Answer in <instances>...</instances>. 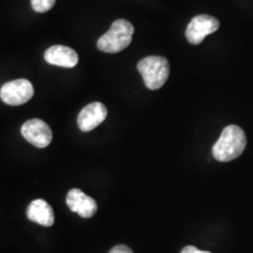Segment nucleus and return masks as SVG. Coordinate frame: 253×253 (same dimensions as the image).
Returning a JSON list of instances; mask_svg holds the SVG:
<instances>
[{
    "mask_svg": "<svg viewBox=\"0 0 253 253\" xmlns=\"http://www.w3.org/2000/svg\"><path fill=\"white\" fill-rule=\"evenodd\" d=\"M34 95V88L28 80L18 79L6 82L0 88V99L9 106H20L30 101Z\"/></svg>",
    "mask_w": 253,
    "mask_h": 253,
    "instance_id": "20e7f679",
    "label": "nucleus"
},
{
    "mask_svg": "<svg viewBox=\"0 0 253 253\" xmlns=\"http://www.w3.org/2000/svg\"><path fill=\"white\" fill-rule=\"evenodd\" d=\"M219 28V20L208 14L196 15L191 19L185 31L186 39L191 45H199L209 34Z\"/></svg>",
    "mask_w": 253,
    "mask_h": 253,
    "instance_id": "39448f33",
    "label": "nucleus"
},
{
    "mask_svg": "<svg viewBox=\"0 0 253 253\" xmlns=\"http://www.w3.org/2000/svg\"><path fill=\"white\" fill-rule=\"evenodd\" d=\"M181 253H211L209 251H202V250H198L197 248H195V246H185L184 249L182 250Z\"/></svg>",
    "mask_w": 253,
    "mask_h": 253,
    "instance_id": "ddd939ff",
    "label": "nucleus"
},
{
    "mask_svg": "<svg viewBox=\"0 0 253 253\" xmlns=\"http://www.w3.org/2000/svg\"><path fill=\"white\" fill-rule=\"evenodd\" d=\"M27 218L39 225L49 227L54 224V212L50 205L43 199H36L28 205Z\"/></svg>",
    "mask_w": 253,
    "mask_h": 253,
    "instance_id": "9d476101",
    "label": "nucleus"
},
{
    "mask_svg": "<svg viewBox=\"0 0 253 253\" xmlns=\"http://www.w3.org/2000/svg\"><path fill=\"white\" fill-rule=\"evenodd\" d=\"M246 147V135L238 126H227L221 131L220 137L214 143L212 155L219 162H230L244 153Z\"/></svg>",
    "mask_w": 253,
    "mask_h": 253,
    "instance_id": "f257e3e1",
    "label": "nucleus"
},
{
    "mask_svg": "<svg viewBox=\"0 0 253 253\" xmlns=\"http://www.w3.org/2000/svg\"><path fill=\"white\" fill-rule=\"evenodd\" d=\"M45 60L49 65L73 68L78 65L79 56L74 49L69 48L67 46L54 45L49 47L45 52Z\"/></svg>",
    "mask_w": 253,
    "mask_h": 253,
    "instance_id": "1a4fd4ad",
    "label": "nucleus"
},
{
    "mask_svg": "<svg viewBox=\"0 0 253 253\" xmlns=\"http://www.w3.org/2000/svg\"><path fill=\"white\" fill-rule=\"evenodd\" d=\"M66 203L73 212L78 213L82 218H91L97 211L96 202L80 189L69 190Z\"/></svg>",
    "mask_w": 253,
    "mask_h": 253,
    "instance_id": "0eeeda50",
    "label": "nucleus"
},
{
    "mask_svg": "<svg viewBox=\"0 0 253 253\" xmlns=\"http://www.w3.org/2000/svg\"><path fill=\"white\" fill-rule=\"evenodd\" d=\"M109 253H134L131 251V249H129L126 245H116L110 250Z\"/></svg>",
    "mask_w": 253,
    "mask_h": 253,
    "instance_id": "f8f14e48",
    "label": "nucleus"
},
{
    "mask_svg": "<svg viewBox=\"0 0 253 253\" xmlns=\"http://www.w3.org/2000/svg\"><path fill=\"white\" fill-rule=\"evenodd\" d=\"M137 69L143 78L144 84L151 90L163 87L170 74L168 59L158 55H151L142 59L137 63Z\"/></svg>",
    "mask_w": 253,
    "mask_h": 253,
    "instance_id": "7ed1b4c3",
    "label": "nucleus"
},
{
    "mask_svg": "<svg viewBox=\"0 0 253 253\" xmlns=\"http://www.w3.org/2000/svg\"><path fill=\"white\" fill-rule=\"evenodd\" d=\"M108 112L104 104L101 102H93L87 104L78 116V126L81 131H90L100 126L106 120Z\"/></svg>",
    "mask_w": 253,
    "mask_h": 253,
    "instance_id": "6e6552de",
    "label": "nucleus"
},
{
    "mask_svg": "<svg viewBox=\"0 0 253 253\" xmlns=\"http://www.w3.org/2000/svg\"><path fill=\"white\" fill-rule=\"evenodd\" d=\"M132 34H134V26L131 23L125 19H118L114 21L109 31L97 40V48L101 52L109 53V54L121 52L130 45Z\"/></svg>",
    "mask_w": 253,
    "mask_h": 253,
    "instance_id": "f03ea898",
    "label": "nucleus"
},
{
    "mask_svg": "<svg viewBox=\"0 0 253 253\" xmlns=\"http://www.w3.org/2000/svg\"><path fill=\"white\" fill-rule=\"evenodd\" d=\"M32 7L38 13H45L48 12L55 4V0H31Z\"/></svg>",
    "mask_w": 253,
    "mask_h": 253,
    "instance_id": "9b49d317",
    "label": "nucleus"
},
{
    "mask_svg": "<svg viewBox=\"0 0 253 253\" xmlns=\"http://www.w3.org/2000/svg\"><path fill=\"white\" fill-rule=\"evenodd\" d=\"M21 135L24 136L25 140L40 149L48 147L53 138L49 126L39 119L28 120L27 122H25L21 126Z\"/></svg>",
    "mask_w": 253,
    "mask_h": 253,
    "instance_id": "423d86ee",
    "label": "nucleus"
}]
</instances>
